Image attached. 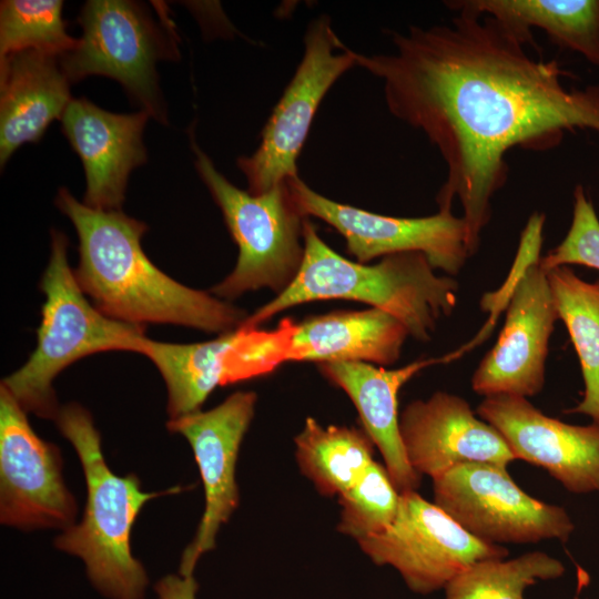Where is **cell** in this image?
<instances>
[{
	"mask_svg": "<svg viewBox=\"0 0 599 599\" xmlns=\"http://www.w3.org/2000/svg\"><path fill=\"white\" fill-rule=\"evenodd\" d=\"M305 217L335 229L359 263L404 252H420L435 270L456 275L470 256L464 219L438 211L423 217H395L342 204L312 190L300 176L287 180Z\"/></svg>",
	"mask_w": 599,
	"mask_h": 599,
	"instance_id": "7c38bea8",
	"label": "cell"
},
{
	"mask_svg": "<svg viewBox=\"0 0 599 599\" xmlns=\"http://www.w3.org/2000/svg\"><path fill=\"white\" fill-rule=\"evenodd\" d=\"M357 544L375 565L396 569L419 595L445 589L477 561L508 556L505 547L477 539L416 490L400 494L397 515L384 531Z\"/></svg>",
	"mask_w": 599,
	"mask_h": 599,
	"instance_id": "8fae6325",
	"label": "cell"
},
{
	"mask_svg": "<svg viewBox=\"0 0 599 599\" xmlns=\"http://www.w3.org/2000/svg\"><path fill=\"white\" fill-rule=\"evenodd\" d=\"M400 493L385 466L373 461L362 476L338 496L337 530L357 542L384 531L395 519Z\"/></svg>",
	"mask_w": 599,
	"mask_h": 599,
	"instance_id": "484cf974",
	"label": "cell"
},
{
	"mask_svg": "<svg viewBox=\"0 0 599 599\" xmlns=\"http://www.w3.org/2000/svg\"><path fill=\"white\" fill-rule=\"evenodd\" d=\"M82 35L60 57L69 81L104 75L119 81L150 115L165 121L155 64L175 45L142 6L124 0H90L78 18Z\"/></svg>",
	"mask_w": 599,
	"mask_h": 599,
	"instance_id": "ba28073f",
	"label": "cell"
},
{
	"mask_svg": "<svg viewBox=\"0 0 599 599\" xmlns=\"http://www.w3.org/2000/svg\"><path fill=\"white\" fill-rule=\"evenodd\" d=\"M54 420L74 447L87 483L83 517L62 530L55 547L79 557L92 586L108 599H144L149 577L131 551L132 526L146 501L182 488L146 493L138 476L114 474L104 459L93 418L81 405L62 406Z\"/></svg>",
	"mask_w": 599,
	"mask_h": 599,
	"instance_id": "277c9868",
	"label": "cell"
},
{
	"mask_svg": "<svg viewBox=\"0 0 599 599\" xmlns=\"http://www.w3.org/2000/svg\"><path fill=\"white\" fill-rule=\"evenodd\" d=\"M150 114L112 113L84 98L65 109L62 131L85 173L83 203L97 210H121L131 171L146 161L142 133Z\"/></svg>",
	"mask_w": 599,
	"mask_h": 599,
	"instance_id": "e0dca14e",
	"label": "cell"
},
{
	"mask_svg": "<svg viewBox=\"0 0 599 599\" xmlns=\"http://www.w3.org/2000/svg\"><path fill=\"white\" fill-rule=\"evenodd\" d=\"M305 253L294 282L248 315L241 326L260 327L276 314L313 301H355L399 319L409 336L428 342L437 323L457 304L458 283L437 275L425 254L404 252L376 264L351 261L332 250L314 224L304 221Z\"/></svg>",
	"mask_w": 599,
	"mask_h": 599,
	"instance_id": "3957f363",
	"label": "cell"
},
{
	"mask_svg": "<svg viewBox=\"0 0 599 599\" xmlns=\"http://www.w3.org/2000/svg\"><path fill=\"white\" fill-rule=\"evenodd\" d=\"M408 336L399 319L374 307L308 316L296 324L288 362L393 365Z\"/></svg>",
	"mask_w": 599,
	"mask_h": 599,
	"instance_id": "ffe728a7",
	"label": "cell"
},
{
	"mask_svg": "<svg viewBox=\"0 0 599 599\" xmlns=\"http://www.w3.org/2000/svg\"><path fill=\"white\" fill-rule=\"evenodd\" d=\"M448 6L458 12L450 24L390 31L395 53L355 52V61L383 80L389 112L439 151L447 176L438 211L459 201L471 256L506 183L507 152L555 146L576 129L599 134V84L565 88L557 61L532 59L495 18Z\"/></svg>",
	"mask_w": 599,
	"mask_h": 599,
	"instance_id": "6da1fadb",
	"label": "cell"
},
{
	"mask_svg": "<svg viewBox=\"0 0 599 599\" xmlns=\"http://www.w3.org/2000/svg\"><path fill=\"white\" fill-rule=\"evenodd\" d=\"M569 264L599 270V219L582 185L573 191L572 221L567 235L540 258L545 271Z\"/></svg>",
	"mask_w": 599,
	"mask_h": 599,
	"instance_id": "4316f807",
	"label": "cell"
},
{
	"mask_svg": "<svg viewBox=\"0 0 599 599\" xmlns=\"http://www.w3.org/2000/svg\"><path fill=\"white\" fill-rule=\"evenodd\" d=\"M476 413L500 433L517 460L544 468L571 493L599 491V425L564 423L510 395L485 397Z\"/></svg>",
	"mask_w": 599,
	"mask_h": 599,
	"instance_id": "9a60e30c",
	"label": "cell"
},
{
	"mask_svg": "<svg viewBox=\"0 0 599 599\" xmlns=\"http://www.w3.org/2000/svg\"><path fill=\"white\" fill-rule=\"evenodd\" d=\"M469 10L490 16L532 42L531 28L545 31L557 44L582 54L599 67V0H466Z\"/></svg>",
	"mask_w": 599,
	"mask_h": 599,
	"instance_id": "44dd1931",
	"label": "cell"
},
{
	"mask_svg": "<svg viewBox=\"0 0 599 599\" xmlns=\"http://www.w3.org/2000/svg\"><path fill=\"white\" fill-rule=\"evenodd\" d=\"M257 395L235 392L210 410L170 418L166 427L190 444L205 495V507L193 540L181 556L179 572L193 576L200 558L214 549L216 536L240 502L236 463L242 440L255 414Z\"/></svg>",
	"mask_w": 599,
	"mask_h": 599,
	"instance_id": "5bb4252c",
	"label": "cell"
},
{
	"mask_svg": "<svg viewBox=\"0 0 599 599\" xmlns=\"http://www.w3.org/2000/svg\"><path fill=\"white\" fill-rule=\"evenodd\" d=\"M60 0H4L0 6V59L24 50L61 57L77 39L62 19Z\"/></svg>",
	"mask_w": 599,
	"mask_h": 599,
	"instance_id": "d4e9b609",
	"label": "cell"
},
{
	"mask_svg": "<svg viewBox=\"0 0 599 599\" xmlns=\"http://www.w3.org/2000/svg\"><path fill=\"white\" fill-rule=\"evenodd\" d=\"M546 272L558 316L578 355L585 384L582 400L566 413L587 415L599 425V280L586 282L568 266Z\"/></svg>",
	"mask_w": 599,
	"mask_h": 599,
	"instance_id": "603a6c76",
	"label": "cell"
},
{
	"mask_svg": "<svg viewBox=\"0 0 599 599\" xmlns=\"http://www.w3.org/2000/svg\"><path fill=\"white\" fill-rule=\"evenodd\" d=\"M58 209L79 236L75 278L106 316L136 325L170 324L224 334L240 327L246 312L211 292L185 286L158 268L141 238L148 225L121 210L87 206L60 189Z\"/></svg>",
	"mask_w": 599,
	"mask_h": 599,
	"instance_id": "7a4b0ae2",
	"label": "cell"
},
{
	"mask_svg": "<svg viewBox=\"0 0 599 599\" xmlns=\"http://www.w3.org/2000/svg\"><path fill=\"white\" fill-rule=\"evenodd\" d=\"M564 573V564L542 551L485 559L457 575L445 587V599H525L528 587Z\"/></svg>",
	"mask_w": 599,
	"mask_h": 599,
	"instance_id": "cb8c5ba5",
	"label": "cell"
},
{
	"mask_svg": "<svg viewBox=\"0 0 599 599\" xmlns=\"http://www.w3.org/2000/svg\"><path fill=\"white\" fill-rule=\"evenodd\" d=\"M449 362L440 358L417 359L396 369H385L363 362L317 364L333 385L343 389L355 405L362 428L380 453L385 468L402 493L416 490L420 475L409 465L399 432L398 392L422 369Z\"/></svg>",
	"mask_w": 599,
	"mask_h": 599,
	"instance_id": "ac0fdd59",
	"label": "cell"
},
{
	"mask_svg": "<svg viewBox=\"0 0 599 599\" xmlns=\"http://www.w3.org/2000/svg\"><path fill=\"white\" fill-rule=\"evenodd\" d=\"M60 57L24 50L0 59V164L38 142L72 101Z\"/></svg>",
	"mask_w": 599,
	"mask_h": 599,
	"instance_id": "d6986e66",
	"label": "cell"
},
{
	"mask_svg": "<svg viewBox=\"0 0 599 599\" xmlns=\"http://www.w3.org/2000/svg\"><path fill=\"white\" fill-rule=\"evenodd\" d=\"M191 144L197 173L238 247L235 267L210 292L229 302L261 288L280 295L296 278L305 253L306 217L298 210L287 180L263 194H252L225 179L194 136Z\"/></svg>",
	"mask_w": 599,
	"mask_h": 599,
	"instance_id": "8992f818",
	"label": "cell"
},
{
	"mask_svg": "<svg viewBox=\"0 0 599 599\" xmlns=\"http://www.w3.org/2000/svg\"><path fill=\"white\" fill-rule=\"evenodd\" d=\"M199 583L193 576L167 575L154 586L158 599H196Z\"/></svg>",
	"mask_w": 599,
	"mask_h": 599,
	"instance_id": "83f0119b",
	"label": "cell"
},
{
	"mask_svg": "<svg viewBox=\"0 0 599 599\" xmlns=\"http://www.w3.org/2000/svg\"><path fill=\"white\" fill-rule=\"evenodd\" d=\"M68 245L63 233L51 232L50 257L40 281L45 301L37 347L1 382L27 413L53 420L61 407L52 383L65 367L97 353H136L146 331V326L106 316L85 298L70 267Z\"/></svg>",
	"mask_w": 599,
	"mask_h": 599,
	"instance_id": "5b68a950",
	"label": "cell"
},
{
	"mask_svg": "<svg viewBox=\"0 0 599 599\" xmlns=\"http://www.w3.org/2000/svg\"><path fill=\"white\" fill-rule=\"evenodd\" d=\"M304 44L302 61L268 118L258 148L237 159L252 194H263L298 176L296 160L323 98L356 65L355 52L344 47L326 16L309 23Z\"/></svg>",
	"mask_w": 599,
	"mask_h": 599,
	"instance_id": "9c48e42d",
	"label": "cell"
},
{
	"mask_svg": "<svg viewBox=\"0 0 599 599\" xmlns=\"http://www.w3.org/2000/svg\"><path fill=\"white\" fill-rule=\"evenodd\" d=\"M294 443L300 470L325 497H338L374 461L375 445L362 427H325L307 417Z\"/></svg>",
	"mask_w": 599,
	"mask_h": 599,
	"instance_id": "7402d4cb",
	"label": "cell"
},
{
	"mask_svg": "<svg viewBox=\"0 0 599 599\" xmlns=\"http://www.w3.org/2000/svg\"><path fill=\"white\" fill-rule=\"evenodd\" d=\"M545 216L534 213L520 237L511 282L505 288L507 313L498 339L471 377L485 397H531L545 384L550 336L559 319L547 272L540 265Z\"/></svg>",
	"mask_w": 599,
	"mask_h": 599,
	"instance_id": "52a82bcc",
	"label": "cell"
},
{
	"mask_svg": "<svg viewBox=\"0 0 599 599\" xmlns=\"http://www.w3.org/2000/svg\"><path fill=\"white\" fill-rule=\"evenodd\" d=\"M434 502L477 539L493 544L568 541L575 525L560 506L535 499L507 468L471 463L433 479Z\"/></svg>",
	"mask_w": 599,
	"mask_h": 599,
	"instance_id": "30bf717a",
	"label": "cell"
},
{
	"mask_svg": "<svg viewBox=\"0 0 599 599\" xmlns=\"http://www.w3.org/2000/svg\"><path fill=\"white\" fill-rule=\"evenodd\" d=\"M399 432L412 468L432 479L463 464L507 468L517 460L495 427L477 418L463 397L446 392L409 403L399 415Z\"/></svg>",
	"mask_w": 599,
	"mask_h": 599,
	"instance_id": "2e32d148",
	"label": "cell"
},
{
	"mask_svg": "<svg viewBox=\"0 0 599 599\" xmlns=\"http://www.w3.org/2000/svg\"><path fill=\"white\" fill-rule=\"evenodd\" d=\"M27 412L0 386V521L21 530L74 525L78 505L62 476L60 449L41 439Z\"/></svg>",
	"mask_w": 599,
	"mask_h": 599,
	"instance_id": "4fadbf2b",
	"label": "cell"
},
{
	"mask_svg": "<svg viewBox=\"0 0 599 599\" xmlns=\"http://www.w3.org/2000/svg\"><path fill=\"white\" fill-rule=\"evenodd\" d=\"M576 599H578V598H576Z\"/></svg>",
	"mask_w": 599,
	"mask_h": 599,
	"instance_id": "f1b7e54d",
	"label": "cell"
}]
</instances>
